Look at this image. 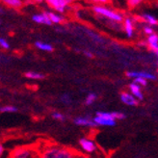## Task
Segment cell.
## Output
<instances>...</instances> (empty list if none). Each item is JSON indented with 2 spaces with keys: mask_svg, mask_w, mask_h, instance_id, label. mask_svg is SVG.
Listing matches in <instances>:
<instances>
[{
  "mask_svg": "<svg viewBox=\"0 0 158 158\" xmlns=\"http://www.w3.org/2000/svg\"><path fill=\"white\" fill-rule=\"evenodd\" d=\"M47 13H48L49 19H50L52 23H55V24H59V23L64 21V18H63L62 15H60L58 14H55V13H52V12H47Z\"/></svg>",
  "mask_w": 158,
  "mask_h": 158,
  "instance_id": "cell-16",
  "label": "cell"
},
{
  "mask_svg": "<svg viewBox=\"0 0 158 158\" xmlns=\"http://www.w3.org/2000/svg\"><path fill=\"white\" fill-rule=\"evenodd\" d=\"M1 113H15L18 111V108L13 105H5L0 108Z\"/></svg>",
  "mask_w": 158,
  "mask_h": 158,
  "instance_id": "cell-20",
  "label": "cell"
},
{
  "mask_svg": "<svg viewBox=\"0 0 158 158\" xmlns=\"http://www.w3.org/2000/svg\"><path fill=\"white\" fill-rule=\"evenodd\" d=\"M142 19H143V20H145L146 22H148V25H157L158 24L157 19L149 14H144L142 15Z\"/></svg>",
  "mask_w": 158,
  "mask_h": 158,
  "instance_id": "cell-15",
  "label": "cell"
},
{
  "mask_svg": "<svg viewBox=\"0 0 158 158\" xmlns=\"http://www.w3.org/2000/svg\"><path fill=\"white\" fill-rule=\"evenodd\" d=\"M98 97H97V94H94V93H90L88 94V96L86 97V99H85V104L86 105H92L94 101L97 100Z\"/></svg>",
  "mask_w": 158,
  "mask_h": 158,
  "instance_id": "cell-18",
  "label": "cell"
},
{
  "mask_svg": "<svg viewBox=\"0 0 158 158\" xmlns=\"http://www.w3.org/2000/svg\"><path fill=\"white\" fill-rule=\"evenodd\" d=\"M123 28L126 33V36L128 38H131L134 33V24L133 21L130 18H125L123 20Z\"/></svg>",
  "mask_w": 158,
  "mask_h": 158,
  "instance_id": "cell-11",
  "label": "cell"
},
{
  "mask_svg": "<svg viewBox=\"0 0 158 158\" xmlns=\"http://www.w3.org/2000/svg\"><path fill=\"white\" fill-rule=\"evenodd\" d=\"M129 89H130V91H131V94H133L134 97H135L137 99H139V100H142L144 98V97H143V93H142V91H141V86H139L138 84H136V83H131L130 85H129Z\"/></svg>",
  "mask_w": 158,
  "mask_h": 158,
  "instance_id": "cell-12",
  "label": "cell"
},
{
  "mask_svg": "<svg viewBox=\"0 0 158 158\" xmlns=\"http://www.w3.org/2000/svg\"><path fill=\"white\" fill-rule=\"evenodd\" d=\"M93 11L96 14L101 15V17L107 18L108 19L112 20V21H115V22H121V21L124 20V18L123 17L122 14L116 13L113 10L109 9V8L104 7V6L96 5V6L93 7Z\"/></svg>",
  "mask_w": 158,
  "mask_h": 158,
  "instance_id": "cell-3",
  "label": "cell"
},
{
  "mask_svg": "<svg viewBox=\"0 0 158 158\" xmlns=\"http://www.w3.org/2000/svg\"><path fill=\"white\" fill-rule=\"evenodd\" d=\"M112 113H113V116L116 120H123V118H125V117H126L123 113H121V112H112Z\"/></svg>",
  "mask_w": 158,
  "mask_h": 158,
  "instance_id": "cell-25",
  "label": "cell"
},
{
  "mask_svg": "<svg viewBox=\"0 0 158 158\" xmlns=\"http://www.w3.org/2000/svg\"><path fill=\"white\" fill-rule=\"evenodd\" d=\"M79 145H80L82 151L87 153H93L97 151V144L89 138H81L79 140Z\"/></svg>",
  "mask_w": 158,
  "mask_h": 158,
  "instance_id": "cell-6",
  "label": "cell"
},
{
  "mask_svg": "<svg viewBox=\"0 0 158 158\" xmlns=\"http://www.w3.org/2000/svg\"><path fill=\"white\" fill-rule=\"evenodd\" d=\"M140 3H141L140 0H129L128 1V5L131 7H135V6L139 5Z\"/></svg>",
  "mask_w": 158,
  "mask_h": 158,
  "instance_id": "cell-27",
  "label": "cell"
},
{
  "mask_svg": "<svg viewBox=\"0 0 158 158\" xmlns=\"http://www.w3.org/2000/svg\"><path fill=\"white\" fill-rule=\"evenodd\" d=\"M33 21H35L36 23H39V24H46V25H51L52 22L49 19V15L47 12H44L41 14H36L32 17Z\"/></svg>",
  "mask_w": 158,
  "mask_h": 158,
  "instance_id": "cell-8",
  "label": "cell"
},
{
  "mask_svg": "<svg viewBox=\"0 0 158 158\" xmlns=\"http://www.w3.org/2000/svg\"><path fill=\"white\" fill-rule=\"evenodd\" d=\"M0 46L2 47L3 49H9L10 48V44H9V43H8L5 39H3V38H1L0 39Z\"/></svg>",
  "mask_w": 158,
  "mask_h": 158,
  "instance_id": "cell-24",
  "label": "cell"
},
{
  "mask_svg": "<svg viewBox=\"0 0 158 158\" xmlns=\"http://www.w3.org/2000/svg\"><path fill=\"white\" fill-rule=\"evenodd\" d=\"M60 100H61L62 103H64V104H69L70 102H72V98H70V97L69 96V94H67L61 96Z\"/></svg>",
  "mask_w": 158,
  "mask_h": 158,
  "instance_id": "cell-21",
  "label": "cell"
},
{
  "mask_svg": "<svg viewBox=\"0 0 158 158\" xmlns=\"http://www.w3.org/2000/svg\"><path fill=\"white\" fill-rule=\"evenodd\" d=\"M148 80L147 79H144V78H135L134 79V83H136V84H138L139 86H147V84H148V82H147Z\"/></svg>",
  "mask_w": 158,
  "mask_h": 158,
  "instance_id": "cell-23",
  "label": "cell"
},
{
  "mask_svg": "<svg viewBox=\"0 0 158 158\" xmlns=\"http://www.w3.org/2000/svg\"><path fill=\"white\" fill-rule=\"evenodd\" d=\"M144 32H145V34H147V35H148V36H151V35L154 34V33H153V29H152L151 26H145V27H144Z\"/></svg>",
  "mask_w": 158,
  "mask_h": 158,
  "instance_id": "cell-26",
  "label": "cell"
},
{
  "mask_svg": "<svg viewBox=\"0 0 158 158\" xmlns=\"http://www.w3.org/2000/svg\"><path fill=\"white\" fill-rule=\"evenodd\" d=\"M75 158H89V157H88V156H86V155H84V154H82V153H76Z\"/></svg>",
  "mask_w": 158,
  "mask_h": 158,
  "instance_id": "cell-28",
  "label": "cell"
},
{
  "mask_svg": "<svg viewBox=\"0 0 158 158\" xmlns=\"http://www.w3.org/2000/svg\"><path fill=\"white\" fill-rule=\"evenodd\" d=\"M84 54L86 55L87 57H89V58H93V56H94V55L90 51H84Z\"/></svg>",
  "mask_w": 158,
  "mask_h": 158,
  "instance_id": "cell-29",
  "label": "cell"
},
{
  "mask_svg": "<svg viewBox=\"0 0 158 158\" xmlns=\"http://www.w3.org/2000/svg\"><path fill=\"white\" fill-rule=\"evenodd\" d=\"M25 76L30 79H44V75L43 73H36V72H28L25 73Z\"/></svg>",
  "mask_w": 158,
  "mask_h": 158,
  "instance_id": "cell-19",
  "label": "cell"
},
{
  "mask_svg": "<svg viewBox=\"0 0 158 158\" xmlns=\"http://www.w3.org/2000/svg\"><path fill=\"white\" fill-rule=\"evenodd\" d=\"M126 75L127 77L130 78H144L147 79V80H155L156 76L151 73H148V72H127L126 73Z\"/></svg>",
  "mask_w": 158,
  "mask_h": 158,
  "instance_id": "cell-7",
  "label": "cell"
},
{
  "mask_svg": "<svg viewBox=\"0 0 158 158\" xmlns=\"http://www.w3.org/2000/svg\"><path fill=\"white\" fill-rule=\"evenodd\" d=\"M4 3L7 6L12 7V8H15V9L21 7V5H22V2L20 1V0H4Z\"/></svg>",
  "mask_w": 158,
  "mask_h": 158,
  "instance_id": "cell-17",
  "label": "cell"
},
{
  "mask_svg": "<svg viewBox=\"0 0 158 158\" xmlns=\"http://www.w3.org/2000/svg\"><path fill=\"white\" fill-rule=\"evenodd\" d=\"M73 123L80 126H89V127H96L97 123H94V118L90 117H77L74 118Z\"/></svg>",
  "mask_w": 158,
  "mask_h": 158,
  "instance_id": "cell-9",
  "label": "cell"
},
{
  "mask_svg": "<svg viewBox=\"0 0 158 158\" xmlns=\"http://www.w3.org/2000/svg\"><path fill=\"white\" fill-rule=\"evenodd\" d=\"M94 123L97 125L101 126H114L116 125V118L113 116V113L109 112H98L96 117L94 118Z\"/></svg>",
  "mask_w": 158,
  "mask_h": 158,
  "instance_id": "cell-4",
  "label": "cell"
},
{
  "mask_svg": "<svg viewBox=\"0 0 158 158\" xmlns=\"http://www.w3.org/2000/svg\"><path fill=\"white\" fill-rule=\"evenodd\" d=\"M51 117H52V118H54V120H57V121H64L65 120V116L63 115L62 113H59V112L52 113Z\"/></svg>",
  "mask_w": 158,
  "mask_h": 158,
  "instance_id": "cell-22",
  "label": "cell"
},
{
  "mask_svg": "<svg viewBox=\"0 0 158 158\" xmlns=\"http://www.w3.org/2000/svg\"><path fill=\"white\" fill-rule=\"evenodd\" d=\"M47 3L58 13H64L72 2L69 0H48Z\"/></svg>",
  "mask_w": 158,
  "mask_h": 158,
  "instance_id": "cell-5",
  "label": "cell"
},
{
  "mask_svg": "<svg viewBox=\"0 0 158 158\" xmlns=\"http://www.w3.org/2000/svg\"><path fill=\"white\" fill-rule=\"evenodd\" d=\"M9 158H41V151L34 146H22L14 149Z\"/></svg>",
  "mask_w": 158,
  "mask_h": 158,
  "instance_id": "cell-2",
  "label": "cell"
},
{
  "mask_svg": "<svg viewBox=\"0 0 158 158\" xmlns=\"http://www.w3.org/2000/svg\"><path fill=\"white\" fill-rule=\"evenodd\" d=\"M76 153L65 147L48 145L41 149V158H75Z\"/></svg>",
  "mask_w": 158,
  "mask_h": 158,
  "instance_id": "cell-1",
  "label": "cell"
},
{
  "mask_svg": "<svg viewBox=\"0 0 158 158\" xmlns=\"http://www.w3.org/2000/svg\"><path fill=\"white\" fill-rule=\"evenodd\" d=\"M147 42L152 50H153L154 52L158 50V36L156 34H152L151 36H148Z\"/></svg>",
  "mask_w": 158,
  "mask_h": 158,
  "instance_id": "cell-13",
  "label": "cell"
},
{
  "mask_svg": "<svg viewBox=\"0 0 158 158\" xmlns=\"http://www.w3.org/2000/svg\"><path fill=\"white\" fill-rule=\"evenodd\" d=\"M3 152H4V148H3V146H2V145H0V154L2 155Z\"/></svg>",
  "mask_w": 158,
  "mask_h": 158,
  "instance_id": "cell-30",
  "label": "cell"
},
{
  "mask_svg": "<svg viewBox=\"0 0 158 158\" xmlns=\"http://www.w3.org/2000/svg\"><path fill=\"white\" fill-rule=\"evenodd\" d=\"M35 46L37 47V48L41 49L43 51H47V52L53 51V46L50 44H46V43H43V42L38 41L35 43Z\"/></svg>",
  "mask_w": 158,
  "mask_h": 158,
  "instance_id": "cell-14",
  "label": "cell"
},
{
  "mask_svg": "<svg viewBox=\"0 0 158 158\" xmlns=\"http://www.w3.org/2000/svg\"><path fill=\"white\" fill-rule=\"evenodd\" d=\"M121 100L123 103L129 105V106H135L138 104V99L133 96L132 94L128 93H122L121 94Z\"/></svg>",
  "mask_w": 158,
  "mask_h": 158,
  "instance_id": "cell-10",
  "label": "cell"
}]
</instances>
